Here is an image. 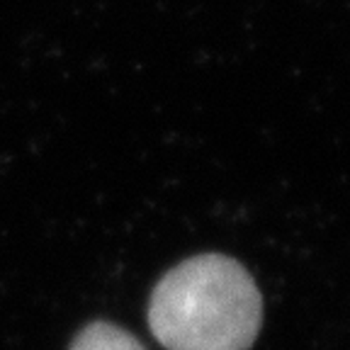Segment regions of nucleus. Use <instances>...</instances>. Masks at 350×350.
Returning <instances> with one entry per match:
<instances>
[{"label":"nucleus","mask_w":350,"mask_h":350,"mask_svg":"<svg viewBox=\"0 0 350 350\" xmlns=\"http://www.w3.org/2000/svg\"><path fill=\"white\" fill-rule=\"evenodd\" d=\"M146 319L165 350H248L262 326V297L239 260L202 253L159 280Z\"/></svg>","instance_id":"f257e3e1"},{"label":"nucleus","mask_w":350,"mask_h":350,"mask_svg":"<svg viewBox=\"0 0 350 350\" xmlns=\"http://www.w3.org/2000/svg\"><path fill=\"white\" fill-rule=\"evenodd\" d=\"M68 350H144V345L122 326L93 321L73 338Z\"/></svg>","instance_id":"f03ea898"}]
</instances>
